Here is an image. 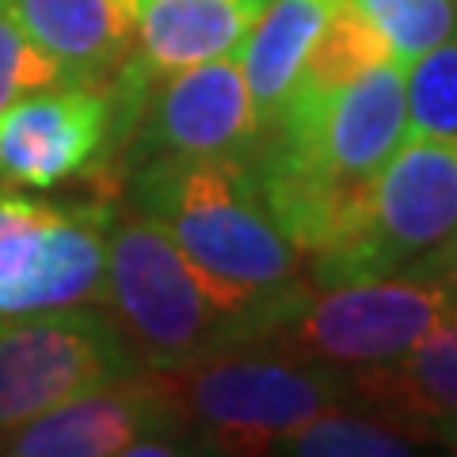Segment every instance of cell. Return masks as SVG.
<instances>
[{"label":"cell","instance_id":"1","mask_svg":"<svg viewBox=\"0 0 457 457\" xmlns=\"http://www.w3.org/2000/svg\"><path fill=\"white\" fill-rule=\"evenodd\" d=\"M141 213L176 240L206 294L263 343L278 312L305 290L302 252L267 213L248 161L156 156L137 179Z\"/></svg>","mask_w":457,"mask_h":457},{"label":"cell","instance_id":"2","mask_svg":"<svg viewBox=\"0 0 457 457\" xmlns=\"http://www.w3.org/2000/svg\"><path fill=\"white\" fill-rule=\"evenodd\" d=\"M99 297L145 370L183 366L255 343L252 328L213 302L176 240L145 213L111 228Z\"/></svg>","mask_w":457,"mask_h":457},{"label":"cell","instance_id":"3","mask_svg":"<svg viewBox=\"0 0 457 457\" xmlns=\"http://www.w3.org/2000/svg\"><path fill=\"white\" fill-rule=\"evenodd\" d=\"M145 381L176 427L210 442L221 453H275V442L294 427L317 420L347 393L328 370H302L255 354H206V359L145 370Z\"/></svg>","mask_w":457,"mask_h":457},{"label":"cell","instance_id":"4","mask_svg":"<svg viewBox=\"0 0 457 457\" xmlns=\"http://www.w3.org/2000/svg\"><path fill=\"white\" fill-rule=\"evenodd\" d=\"M457 233V137H404L374 176L351 233L312 255V282L416 275Z\"/></svg>","mask_w":457,"mask_h":457},{"label":"cell","instance_id":"5","mask_svg":"<svg viewBox=\"0 0 457 457\" xmlns=\"http://www.w3.org/2000/svg\"><path fill=\"white\" fill-rule=\"evenodd\" d=\"M457 317V286L442 278L393 275L336 282L324 294L309 286L278 312L263 343L305 362L370 366L396 354Z\"/></svg>","mask_w":457,"mask_h":457},{"label":"cell","instance_id":"6","mask_svg":"<svg viewBox=\"0 0 457 457\" xmlns=\"http://www.w3.org/2000/svg\"><path fill=\"white\" fill-rule=\"evenodd\" d=\"M141 370L107 312L80 305L0 320V435Z\"/></svg>","mask_w":457,"mask_h":457},{"label":"cell","instance_id":"7","mask_svg":"<svg viewBox=\"0 0 457 457\" xmlns=\"http://www.w3.org/2000/svg\"><path fill=\"white\" fill-rule=\"evenodd\" d=\"M404 65L381 62L339 88H297L260 141L317 168L347 191H366L385 161L404 145Z\"/></svg>","mask_w":457,"mask_h":457},{"label":"cell","instance_id":"8","mask_svg":"<svg viewBox=\"0 0 457 457\" xmlns=\"http://www.w3.org/2000/svg\"><path fill=\"white\" fill-rule=\"evenodd\" d=\"M104 203H38L0 187V317L84 305L107 270Z\"/></svg>","mask_w":457,"mask_h":457},{"label":"cell","instance_id":"9","mask_svg":"<svg viewBox=\"0 0 457 457\" xmlns=\"http://www.w3.org/2000/svg\"><path fill=\"white\" fill-rule=\"evenodd\" d=\"M126 134L114 88L54 84L0 111V176L23 187H57L99 161Z\"/></svg>","mask_w":457,"mask_h":457},{"label":"cell","instance_id":"10","mask_svg":"<svg viewBox=\"0 0 457 457\" xmlns=\"http://www.w3.org/2000/svg\"><path fill=\"white\" fill-rule=\"evenodd\" d=\"M141 141L156 156H228L248 161L263 122L237 54L179 69L149 84L141 104Z\"/></svg>","mask_w":457,"mask_h":457},{"label":"cell","instance_id":"11","mask_svg":"<svg viewBox=\"0 0 457 457\" xmlns=\"http://www.w3.org/2000/svg\"><path fill=\"white\" fill-rule=\"evenodd\" d=\"M176 431L171 411L153 393L145 374L73 396L42 416L0 435V453L16 457H114L145 438Z\"/></svg>","mask_w":457,"mask_h":457},{"label":"cell","instance_id":"12","mask_svg":"<svg viewBox=\"0 0 457 457\" xmlns=\"http://www.w3.org/2000/svg\"><path fill=\"white\" fill-rule=\"evenodd\" d=\"M8 8L62 84H107L134 54L137 0H8Z\"/></svg>","mask_w":457,"mask_h":457},{"label":"cell","instance_id":"13","mask_svg":"<svg viewBox=\"0 0 457 457\" xmlns=\"http://www.w3.org/2000/svg\"><path fill=\"white\" fill-rule=\"evenodd\" d=\"M347 393L381 408L385 420H396L431 438L457 423V317L427 332L416 347L389 362L354 366L343 374Z\"/></svg>","mask_w":457,"mask_h":457},{"label":"cell","instance_id":"14","mask_svg":"<svg viewBox=\"0 0 457 457\" xmlns=\"http://www.w3.org/2000/svg\"><path fill=\"white\" fill-rule=\"evenodd\" d=\"M267 0H137L134 73L161 80L179 69L237 54Z\"/></svg>","mask_w":457,"mask_h":457},{"label":"cell","instance_id":"15","mask_svg":"<svg viewBox=\"0 0 457 457\" xmlns=\"http://www.w3.org/2000/svg\"><path fill=\"white\" fill-rule=\"evenodd\" d=\"M339 0H267L237 46V62L263 130L278 119Z\"/></svg>","mask_w":457,"mask_h":457},{"label":"cell","instance_id":"16","mask_svg":"<svg viewBox=\"0 0 457 457\" xmlns=\"http://www.w3.org/2000/svg\"><path fill=\"white\" fill-rule=\"evenodd\" d=\"M427 435L411 427H393L389 420H362L347 411H320L317 420L294 427L275 442V453L297 457H408L420 453Z\"/></svg>","mask_w":457,"mask_h":457},{"label":"cell","instance_id":"17","mask_svg":"<svg viewBox=\"0 0 457 457\" xmlns=\"http://www.w3.org/2000/svg\"><path fill=\"white\" fill-rule=\"evenodd\" d=\"M381 62H393L389 46H385L381 35L351 8V0H339L336 12L324 23L317 46L309 50V62L302 69V77H297L294 92L297 88H305V92L339 88V84H347L351 77H359Z\"/></svg>","mask_w":457,"mask_h":457},{"label":"cell","instance_id":"18","mask_svg":"<svg viewBox=\"0 0 457 457\" xmlns=\"http://www.w3.org/2000/svg\"><path fill=\"white\" fill-rule=\"evenodd\" d=\"M404 137H457V27L446 42L404 65Z\"/></svg>","mask_w":457,"mask_h":457},{"label":"cell","instance_id":"19","mask_svg":"<svg viewBox=\"0 0 457 457\" xmlns=\"http://www.w3.org/2000/svg\"><path fill=\"white\" fill-rule=\"evenodd\" d=\"M351 8L381 35L396 65H411L457 27L453 0H351Z\"/></svg>","mask_w":457,"mask_h":457},{"label":"cell","instance_id":"20","mask_svg":"<svg viewBox=\"0 0 457 457\" xmlns=\"http://www.w3.org/2000/svg\"><path fill=\"white\" fill-rule=\"evenodd\" d=\"M54 84H62L57 65L27 38V31L12 16L8 0H0V111L27 92L54 88Z\"/></svg>","mask_w":457,"mask_h":457},{"label":"cell","instance_id":"21","mask_svg":"<svg viewBox=\"0 0 457 457\" xmlns=\"http://www.w3.org/2000/svg\"><path fill=\"white\" fill-rule=\"evenodd\" d=\"M453 270H457V233L450 237V245H446V248L435 252L431 260H427V263L416 270V275H420V278H450Z\"/></svg>","mask_w":457,"mask_h":457},{"label":"cell","instance_id":"22","mask_svg":"<svg viewBox=\"0 0 457 457\" xmlns=\"http://www.w3.org/2000/svg\"><path fill=\"white\" fill-rule=\"evenodd\" d=\"M446 438H450V450H457V423H453L450 431H446Z\"/></svg>","mask_w":457,"mask_h":457},{"label":"cell","instance_id":"23","mask_svg":"<svg viewBox=\"0 0 457 457\" xmlns=\"http://www.w3.org/2000/svg\"><path fill=\"white\" fill-rule=\"evenodd\" d=\"M442 282H450V286H457V270H453V275H450V278H442Z\"/></svg>","mask_w":457,"mask_h":457},{"label":"cell","instance_id":"24","mask_svg":"<svg viewBox=\"0 0 457 457\" xmlns=\"http://www.w3.org/2000/svg\"><path fill=\"white\" fill-rule=\"evenodd\" d=\"M453 4H457V0H453Z\"/></svg>","mask_w":457,"mask_h":457}]
</instances>
